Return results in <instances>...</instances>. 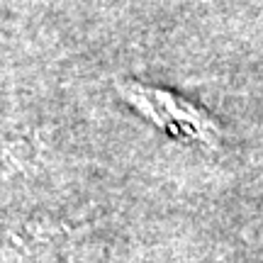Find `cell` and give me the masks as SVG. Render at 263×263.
Segmentation results:
<instances>
[{"label": "cell", "mask_w": 263, "mask_h": 263, "mask_svg": "<svg viewBox=\"0 0 263 263\" xmlns=\"http://www.w3.org/2000/svg\"><path fill=\"white\" fill-rule=\"evenodd\" d=\"M120 93L127 103L156 124L161 132H168L176 139H193L202 144H215L219 139V127L200 107L173 95L163 88H151L144 83H122Z\"/></svg>", "instance_id": "1"}]
</instances>
